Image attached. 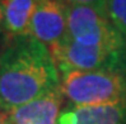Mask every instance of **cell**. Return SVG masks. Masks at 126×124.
Returning <instances> with one entry per match:
<instances>
[{
	"label": "cell",
	"instance_id": "6da1fadb",
	"mask_svg": "<svg viewBox=\"0 0 126 124\" xmlns=\"http://www.w3.org/2000/svg\"><path fill=\"white\" fill-rule=\"evenodd\" d=\"M60 86L50 48L27 34L0 48V112L9 113Z\"/></svg>",
	"mask_w": 126,
	"mask_h": 124
},
{
	"label": "cell",
	"instance_id": "7a4b0ae2",
	"mask_svg": "<svg viewBox=\"0 0 126 124\" xmlns=\"http://www.w3.org/2000/svg\"><path fill=\"white\" fill-rule=\"evenodd\" d=\"M60 85L73 106L126 101V76L116 71H71L60 77Z\"/></svg>",
	"mask_w": 126,
	"mask_h": 124
},
{
	"label": "cell",
	"instance_id": "3957f363",
	"mask_svg": "<svg viewBox=\"0 0 126 124\" xmlns=\"http://www.w3.org/2000/svg\"><path fill=\"white\" fill-rule=\"evenodd\" d=\"M68 37L80 45L122 49L126 39L106 14L89 6L66 5Z\"/></svg>",
	"mask_w": 126,
	"mask_h": 124
},
{
	"label": "cell",
	"instance_id": "277c9868",
	"mask_svg": "<svg viewBox=\"0 0 126 124\" xmlns=\"http://www.w3.org/2000/svg\"><path fill=\"white\" fill-rule=\"evenodd\" d=\"M29 34L48 48L63 42L68 35L66 4L61 0H40L31 20Z\"/></svg>",
	"mask_w": 126,
	"mask_h": 124
},
{
	"label": "cell",
	"instance_id": "5b68a950",
	"mask_svg": "<svg viewBox=\"0 0 126 124\" xmlns=\"http://www.w3.org/2000/svg\"><path fill=\"white\" fill-rule=\"evenodd\" d=\"M64 94L61 85L28 104H24L8 115L13 124H57Z\"/></svg>",
	"mask_w": 126,
	"mask_h": 124
},
{
	"label": "cell",
	"instance_id": "8992f818",
	"mask_svg": "<svg viewBox=\"0 0 126 124\" xmlns=\"http://www.w3.org/2000/svg\"><path fill=\"white\" fill-rule=\"evenodd\" d=\"M57 124H126V101L94 106H69Z\"/></svg>",
	"mask_w": 126,
	"mask_h": 124
},
{
	"label": "cell",
	"instance_id": "52a82bcc",
	"mask_svg": "<svg viewBox=\"0 0 126 124\" xmlns=\"http://www.w3.org/2000/svg\"><path fill=\"white\" fill-rule=\"evenodd\" d=\"M40 0H3L5 41L29 34L31 20Z\"/></svg>",
	"mask_w": 126,
	"mask_h": 124
},
{
	"label": "cell",
	"instance_id": "ba28073f",
	"mask_svg": "<svg viewBox=\"0 0 126 124\" xmlns=\"http://www.w3.org/2000/svg\"><path fill=\"white\" fill-rule=\"evenodd\" d=\"M107 17L126 39V0H108Z\"/></svg>",
	"mask_w": 126,
	"mask_h": 124
},
{
	"label": "cell",
	"instance_id": "9c48e42d",
	"mask_svg": "<svg viewBox=\"0 0 126 124\" xmlns=\"http://www.w3.org/2000/svg\"><path fill=\"white\" fill-rule=\"evenodd\" d=\"M66 5H80L89 6L107 15V1L108 0H61Z\"/></svg>",
	"mask_w": 126,
	"mask_h": 124
},
{
	"label": "cell",
	"instance_id": "30bf717a",
	"mask_svg": "<svg viewBox=\"0 0 126 124\" xmlns=\"http://www.w3.org/2000/svg\"><path fill=\"white\" fill-rule=\"evenodd\" d=\"M0 37L5 39L4 33V10H3V0H0Z\"/></svg>",
	"mask_w": 126,
	"mask_h": 124
},
{
	"label": "cell",
	"instance_id": "8fae6325",
	"mask_svg": "<svg viewBox=\"0 0 126 124\" xmlns=\"http://www.w3.org/2000/svg\"><path fill=\"white\" fill-rule=\"evenodd\" d=\"M0 124H13L10 118H9V115H8V113L0 112Z\"/></svg>",
	"mask_w": 126,
	"mask_h": 124
}]
</instances>
